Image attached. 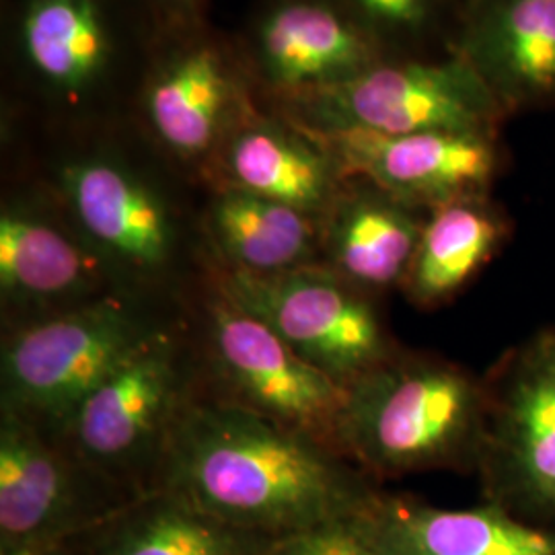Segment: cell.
<instances>
[{"mask_svg": "<svg viewBox=\"0 0 555 555\" xmlns=\"http://www.w3.org/2000/svg\"><path fill=\"white\" fill-rule=\"evenodd\" d=\"M334 447L202 389L181 412L153 490L249 533L284 539L357 516L375 498Z\"/></svg>", "mask_w": 555, "mask_h": 555, "instance_id": "obj_1", "label": "cell"}, {"mask_svg": "<svg viewBox=\"0 0 555 555\" xmlns=\"http://www.w3.org/2000/svg\"><path fill=\"white\" fill-rule=\"evenodd\" d=\"M488 414L463 369L396 354L346 387L336 449L369 476L451 467L479 455Z\"/></svg>", "mask_w": 555, "mask_h": 555, "instance_id": "obj_2", "label": "cell"}, {"mask_svg": "<svg viewBox=\"0 0 555 555\" xmlns=\"http://www.w3.org/2000/svg\"><path fill=\"white\" fill-rule=\"evenodd\" d=\"M198 389L196 350L183 330L160 323L89 391L56 438L119 488L151 492L171 433Z\"/></svg>", "mask_w": 555, "mask_h": 555, "instance_id": "obj_3", "label": "cell"}, {"mask_svg": "<svg viewBox=\"0 0 555 555\" xmlns=\"http://www.w3.org/2000/svg\"><path fill=\"white\" fill-rule=\"evenodd\" d=\"M159 325L151 300L112 293L4 330L0 412L59 437L89 391Z\"/></svg>", "mask_w": 555, "mask_h": 555, "instance_id": "obj_4", "label": "cell"}, {"mask_svg": "<svg viewBox=\"0 0 555 555\" xmlns=\"http://www.w3.org/2000/svg\"><path fill=\"white\" fill-rule=\"evenodd\" d=\"M198 315L196 357L206 393L336 449L346 387L298 357L268 325L224 297L210 278Z\"/></svg>", "mask_w": 555, "mask_h": 555, "instance_id": "obj_5", "label": "cell"}, {"mask_svg": "<svg viewBox=\"0 0 555 555\" xmlns=\"http://www.w3.org/2000/svg\"><path fill=\"white\" fill-rule=\"evenodd\" d=\"M288 101L293 124L311 132L486 134L496 114L494 91L467 59L377 62L350 79L288 95Z\"/></svg>", "mask_w": 555, "mask_h": 555, "instance_id": "obj_6", "label": "cell"}, {"mask_svg": "<svg viewBox=\"0 0 555 555\" xmlns=\"http://www.w3.org/2000/svg\"><path fill=\"white\" fill-rule=\"evenodd\" d=\"M210 280L341 387L396 357L371 295L323 266L280 274L215 268Z\"/></svg>", "mask_w": 555, "mask_h": 555, "instance_id": "obj_7", "label": "cell"}, {"mask_svg": "<svg viewBox=\"0 0 555 555\" xmlns=\"http://www.w3.org/2000/svg\"><path fill=\"white\" fill-rule=\"evenodd\" d=\"M64 215L98 254L116 288L155 300L178 272L183 231L153 179L107 155L68 160L59 176Z\"/></svg>", "mask_w": 555, "mask_h": 555, "instance_id": "obj_8", "label": "cell"}, {"mask_svg": "<svg viewBox=\"0 0 555 555\" xmlns=\"http://www.w3.org/2000/svg\"><path fill=\"white\" fill-rule=\"evenodd\" d=\"M139 496L36 424L0 412V555H41L75 543Z\"/></svg>", "mask_w": 555, "mask_h": 555, "instance_id": "obj_9", "label": "cell"}, {"mask_svg": "<svg viewBox=\"0 0 555 555\" xmlns=\"http://www.w3.org/2000/svg\"><path fill=\"white\" fill-rule=\"evenodd\" d=\"M121 293L73 222L41 204L11 199L0 210V302L4 330Z\"/></svg>", "mask_w": 555, "mask_h": 555, "instance_id": "obj_10", "label": "cell"}, {"mask_svg": "<svg viewBox=\"0 0 555 555\" xmlns=\"http://www.w3.org/2000/svg\"><path fill=\"white\" fill-rule=\"evenodd\" d=\"M300 130L330 151L344 178L364 179L416 208L435 210L456 199L474 198L496 169V153L488 134L385 137L358 130Z\"/></svg>", "mask_w": 555, "mask_h": 555, "instance_id": "obj_11", "label": "cell"}, {"mask_svg": "<svg viewBox=\"0 0 555 555\" xmlns=\"http://www.w3.org/2000/svg\"><path fill=\"white\" fill-rule=\"evenodd\" d=\"M479 455L506 494L555 513V334L537 337L490 405Z\"/></svg>", "mask_w": 555, "mask_h": 555, "instance_id": "obj_12", "label": "cell"}, {"mask_svg": "<svg viewBox=\"0 0 555 555\" xmlns=\"http://www.w3.org/2000/svg\"><path fill=\"white\" fill-rule=\"evenodd\" d=\"M354 179L346 178L321 219L319 266L373 295L403 284L426 220L417 219L416 206Z\"/></svg>", "mask_w": 555, "mask_h": 555, "instance_id": "obj_13", "label": "cell"}, {"mask_svg": "<svg viewBox=\"0 0 555 555\" xmlns=\"http://www.w3.org/2000/svg\"><path fill=\"white\" fill-rule=\"evenodd\" d=\"M222 183L274 199L321 220L337 198L344 173L336 159L295 124L235 121L219 146Z\"/></svg>", "mask_w": 555, "mask_h": 555, "instance_id": "obj_14", "label": "cell"}, {"mask_svg": "<svg viewBox=\"0 0 555 555\" xmlns=\"http://www.w3.org/2000/svg\"><path fill=\"white\" fill-rule=\"evenodd\" d=\"M256 59L263 79L297 95L350 79L377 64L364 31L318 0H284L259 25Z\"/></svg>", "mask_w": 555, "mask_h": 555, "instance_id": "obj_15", "label": "cell"}, {"mask_svg": "<svg viewBox=\"0 0 555 555\" xmlns=\"http://www.w3.org/2000/svg\"><path fill=\"white\" fill-rule=\"evenodd\" d=\"M387 555H555V537L498 508H437L377 496L360 513Z\"/></svg>", "mask_w": 555, "mask_h": 555, "instance_id": "obj_16", "label": "cell"}, {"mask_svg": "<svg viewBox=\"0 0 555 555\" xmlns=\"http://www.w3.org/2000/svg\"><path fill=\"white\" fill-rule=\"evenodd\" d=\"M276 541L231 527L171 492L151 490L77 543L82 555H270Z\"/></svg>", "mask_w": 555, "mask_h": 555, "instance_id": "obj_17", "label": "cell"}, {"mask_svg": "<svg viewBox=\"0 0 555 555\" xmlns=\"http://www.w3.org/2000/svg\"><path fill=\"white\" fill-rule=\"evenodd\" d=\"M237 85L217 50L199 46L169 60L146 91V116L160 144L181 160L219 151L235 119Z\"/></svg>", "mask_w": 555, "mask_h": 555, "instance_id": "obj_18", "label": "cell"}, {"mask_svg": "<svg viewBox=\"0 0 555 555\" xmlns=\"http://www.w3.org/2000/svg\"><path fill=\"white\" fill-rule=\"evenodd\" d=\"M206 231L224 270L280 274L315 266L321 256V220L238 188L220 185Z\"/></svg>", "mask_w": 555, "mask_h": 555, "instance_id": "obj_19", "label": "cell"}, {"mask_svg": "<svg viewBox=\"0 0 555 555\" xmlns=\"http://www.w3.org/2000/svg\"><path fill=\"white\" fill-rule=\"evenodd\" d=\"M467 56L494 95H555V0H492L469 29Z\"/></svg>", "mask_w": 555, "mask_h": 555, "instance_id": "obj_20", "label": "cell"}, {"mask_svg": "<svg viewBox=\"0 0 555 555\" xmlns=\"http://www.w3.org/2000/svg\"><path fill=\"white\" fill-rule=\"evenodd\" d=\"M20 38L34 75L68 98L91 91L112 60V38L95 0H29Z\"/></svg>", "mask_w": 555, "mask_h": 555, "instance_id": "obj_21", "label": "cell"}, {"mask_svg": "<svg viewBox=\"0 0 555 555\" xmlns=\"http://www.w3.org/2000/svg\"><path fill=\"white\" fill-rule=\"evenodd\" d=\"M498 241V220L476 199L438 206L424 222L416 256L401 286L416 305H438L476 274L494 254Z\"/></svg>", "mask_w": 555, "mask_h": 555, "instance_id": "obj_22", "label": "cell"}, {"mask_svg": "<svg viewBox=\"0 0 555 555\" xmlns=\"http://www.w3.org/2000/svg\"><path fill=\"white\" fill-rule=\"evenodd\" d=\"M270 555H387L360 515L278 539Z\"/></svg>", "mask_w": 555, "mask_h": 555, "instance_id": "obj_23", "label": "cell"}, {"mask_svg": "<svg viewBox=\"0 0 555 555\" xmlns=\"http://www.w3.org/2000/svg\"><path fill=\"white\" fill-rule=\"evenodd\" d=\"M373 27L393 34H416L435 13V0H350Z\"/></svg>", "mask_w": 555, "mask_h": 555, "instance_id": "obj_24", "label": "cell"}, {"mask_svg": "<svg viewBox=\"0 0 555 555\" xmlns=\"http://www.w3.org/2000/svg\"><path fill=\"white\" fill-rule=\"evenodd\" d=\"M41 555H82V552H80L79 543L75 541V543L62 545L59 550H52V552H46V554Z\"/></svg>", "mask_w": 555, "mask_h": 555, "instance_id": "obj_25", "label": "cell"}, {"mask_svg": "<svg viewBox=\"0 0 555 555\" xmlns=\"http://www.w3.org/2000/svg\"><path fill=\"white\" fill-rule=\"evenodd\" d=\"M173 2H179V4H192L194 0H173Z\"/></svg>", "mask_w": 555, "mask_h": 555, "instance_id": "obj_26", "label": "cell"}]
</instances>
